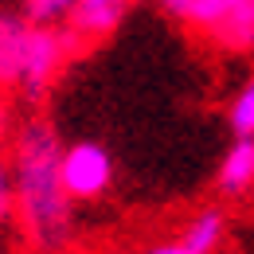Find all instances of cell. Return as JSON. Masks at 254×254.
Listing matches in <instances>:
<instances>
[{"mask_svg":"<svg viewBox=\"0 0 254 254\" xmlns=\"http://www.w3.org/2000/svg\"><path fill=\"white\" fill-rule=\"evenodd\" d=\"M63 141L47 118H28L16 129L8 168H12V215L28 247L39 254H63L74 239V203L59 176Z\"/></svg>","mask_w":254,"mask_h":254,"instance_id":"cell-1","label":"cell"},{"mask_svg":"<svg viewBox=\"0 0 254 254\" xmlns=\"http://www.w3.org/2000/svg\"><path fill=\"white\" fill-rule=\"evenodd\" d=\"M70 59H78V51L63 28H32L20 12L0 8V86L39 102L70 66Z\"/></svg>","mask_w":254,"mask_h":254,"instance_id":"cell-2","label":"cell"},{"mask_svg":"<svg viewBox=\"0 0 254 254\" xmlns=\"http://www.w3.org/2000/svg\"><path fill=\"white\" fill-rule=\"evenodd\" d=\"M164 16L211 51H254V0H157Z\"/></svg>","mask_w":254,"mask_h":254,"instance_id":"cell-3","label":"cell"},{"mask_svg":"<svg viewBox=\"0 0 254 254\" xmlns=\"http://www.w3.org/2000/svg\"><path fill=\"white\" fill-rule=\"evenodd\" d=\"M59 176L70 203L102 199L114 184V157L98 141H70L63 145V157H59Z\"/></svg>","mask_w":254,"mask_h":254,"instance_id":"cell-4","label":"cell"},{"mask_svg":"<svg viewBox=\"0 0 254 254\" xmlns=\"http://www.w3.org/2000/svg\"><path fill=\"white\" fill-rule=\"evenodd\" d=\"M137 0H74L70 4V16H66V39L74 43V51H90L94 43L110 39L126 24V16L133 12Z\"/></svg>","mask_w":254,"mask_h":254,"instance_id":"cell-5","label":"cell"},{"mask_svg":"<svg viewBox=\"0 0 254 254\" xmlns=\"http://www.w3.org/2000/svg\"><path fill=\"white\" fill-rule=\"evenodd\" d=\"M215 188L219 195H247L254 188V137H235L215 168Z\"/></svg>","mask_w":254,"mask_h":254,"instance_id":"cell-6","label":"cell"},{"mask_svg":"<svg viewBox=\"0 0 254 254\" xmlns=\"http://www.w3.org/2000/svg\"><path fill=\"white\" fill-rule=\"evenodd\" d=\"M227 211L223 207H199L188 223H184V231H180V243L188 247L191 254H219L223 243H227Z\"/></svg>","mask_w":254,"mask_h":254,"instance_id":"cell-7","label":"cell"},{"mask_svg":"<svg viewBox=\"0 0 254 254\" xmlns=\"http://www.w3.org/2000/svg\"><path fill=\"white\" fill-rule=\"evenodd\" d=\"M70 4H74V0H20L16 12H20L32 28H51V32H59V28H66Z\"/></svg>","mask_w":254,"mask_h":254,"instance_id":"cell-8","label":"cell"},{"mask_svg":"<svg viewBox=\"0 0 254 254\" xmlns=\"http://www.w3.org/2000/svg\"><path fill=\"white\" fill-rule=\"evenodd\" d=\"M227 126L235 137H254V74L235 90L231 106H227Z\"/></svg>","mask_w":254,"mask_h":254,"instance_id":"cell-9","label":"cell"},{"mask_svg":"<svg viewBox=\"0 0 254 254\" xmlns=\"http://www.w3.org/2000/svg\"><path fill=\"white\" fill-rule=\"evenodd\" d=\"M12 215V168H8V153H0V219Z\"/></svg>","mask_w":254,"mask_h":254,"instance_id":"cell-10","label":"cell"},{"mask_svg":"<svg viewBox=\"0 0 254 254\" xmlns=\"http://www.w3.org/2000/svg\"><path fill=\"white\" fill-rule=\"evenodd\" d=\"M141 254H191V251L180 243V239H164V243H149Z\"/></svg>","mask_w":254,"mask_h":254,"instance_id":"cell-11","label":"cell"},{"mask_svg":"<svg viewBox=\"0 0 254 254\" xmlns=\"http://www.w3.org/2000/svg\"><path fill=\"white\" fill-rule=\"evenodd\" d=\"M8 122H12V118H8V106H4V102H0V141H4V137H8Z\"/></svg>","mask_w":254,"mask_h":254,"instance_id":"cell-12","label":"cell"},{"mask_svg":"<svg viewBox=\"0 0 254 254\" xmlns=\"http://www.w3.org/2000/svg\"><path fill=\"white\" fill-rule=\"evenodd\" d=\"M0 90H4V86H0Z\"/></svg>","mask_w":254,"mask_h":254,"instance_id":"cell-13","label":"cell"}]
</instances>
